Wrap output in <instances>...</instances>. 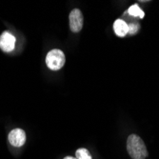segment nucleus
<instances>
[{
    "label": "nucleus",
    "instance_id": "1",
    "mask_svg": "<svg viewBox=\"0 0 159 159\" xmlns=\"http://www.w3.org/2000/svg\"><path fill=\"white\" fill-rule=\"evenodd\" d=\"M127 151L133 159H145L149 155L145 143L136 134H131L128 137Z\"/></svg>",
    "mask_w": 159,
    "mask_h": 159
},
{
    "label": "nucleus",
    "instance_id": "2",
    "mask_svg": "<svg viewBox=\"0 0 159 159\" xmlns=\"http://www.w3.org/2000/svg\"><path fill=\"white\" fill-rule=\"evenodd\" d=\"M65 54L61 50L54 49L48 52L46 56V64L52 70H58L65 64Z\"/></svg>",
    "mask_w": 159,
    "mask_h": 159
},
{
    "label": "nucleus",
    "instance_id": "3",
    "mask_svg": "<svg viewBox=\"0 0 159 159\" xmlns=\"http://www.w3.org/2000/svg\"><path fill=\"white\" fill-rule=\"evenodd\" d=\"M70 29L73 33H78L83 27V16L80 10L75 9L70 11Z\"/></svg>",
    "mask_w": 159,
    "mask_h": 159
},
{
    "label": "nucleus",
    "instance_id": "4",
    "mask_svg": "<svg viewBox=\"0 0 159 159\" xmlns=\"http://www.w3.org/2000/svg\"><path fill=\"white\" fill-rule=\"evenodd\" d=\"M8 140L13 147H22L26 142V134L21 129H14L9 134Z\"/></svg>",
    "mask_w": 159,
    "mask_h": 159
},
{
    "label": "nucleus",
    "instance_id": "5",
    "mask_svg": "<svg viewBox=\"0 0 159 159\" xmlns=\"http://www.w3.org/2000/svg\"><path fill=\"white\" fill-rule=\"evenodd\" d=\"M16 37L9 32H3L0 35V49L5 52H10L13 51L16 47Z\"/></svg>",
    "mask_w": 159,
    "mask_h": 159
},
{
    "label": "nucleus",
    "instance_id": "6",
    "mask_svg": "<svg viewBox=\"0 0 159 159\" xmlns=\"http://www.w3.org/2000/svg\"><path fill=\"white\" fill-rule=\"evenodd\" d=\"M113 30H114L115 34H116L117 36L124 37L129 32L128 24L122 19H117L113 23Z\"/></svg>",
    "mask_w": 159,
    "mask_h": 159
},
{
    "label": "nucleus",
    "instance_id": "7",
    "mask_svg": "<svg viewBox=\"0 0 159 159\" xmlns=\"http://www.w3.org/2000/svg\"><path fill=\"white\" fill-rule=\"evenodd\" d=\"M128 12L131 14V16H138L140 18H143L144 16H145L144 11L139 8V6L137 4H134L132 7H129V10H128Z\"/></svg>",
    "mask_w": 159,
    "mask_h": 159
},
{
    "label": "nucleus",
    "instance_id": "8",
    "mask_svg": "<svg viewBox=\"0 0 159 159\" xmlns=\"http://www.w3.org/2000/svg\"><path fill=\"white\" fill-rule=\"evenodd\" d=\"M75 155H76V157H75L76 159H93L89 151L85 148H81V149L76 150Z\"/></svg>",
    "mask_w": 159,
    "mask_h": 159
},
{
    "label": "nucleus",
    "instance_id": "9",
    "mask_svg": "<svg viewBox=\"0 0 159 159\" xmlns=\"http://www.w3.org/2000/svg\"><path fill=\"white\" fill-rule=\"evenodd\" d=\"M128 29H129L128 34L134 35V34H135L139 31L140 26H139L138 24H134V23H132V24H129V25H128Z\"/></svg>",
    "mask_w": 159,
    "mask_h": 159
},
{
    "label": "nucleus",
    "instance_id": "10",
    "mask_svg": "<svg viewBox=\"0 0 159 159\" xmlns=\"http://www.w3.org/2000/svg\"><path fill=\"white\" fill-rule=\"evenodd\" d=\"M64 159H76V158L73 157V156H66V157H64Z\"/></svg>",
    "mask_w": 159,
    "mask_h": 159
}]
</instances>
